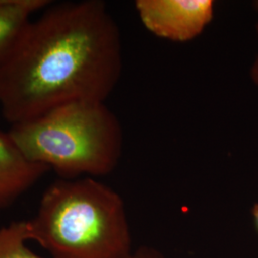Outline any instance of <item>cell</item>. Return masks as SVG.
<instances>
[{
  "label": "cell",
  "mask_w": 258,
  "mask_h": 258,
  "mask_svg": "<svg viewBox=\"0 0 258 258\" xmlns=\"http://www.w3.org/2000/svg\"><path fill=\"white\" fill-rule=\"evenodd\" d=\"M122 65L120 29L104 2L51 1L0 66L2 115L15 124L69 102H105Z\"/></svg>",
  "instance_id": "cell-1"
},
{
  "label": "cell",
  "mask_w": 258,
  "mask_h": 258,
  "mask_svg": "<svg viewBox=\"0 0 258 258\" xmlns=\"http://www.w3.org/2000/svg\"><path fill=\"white\" fill-rule=\"evenodd\" d=\"M26 222L29 241L51 258H128L133 252L122 198L92 177L58 178Z\"/></svg>",
  "instance_id": "cell-2"
},
{
  "label": "cell",
  "mask_w": 258,
  "mask_h": 258,
  "mask_svg": "<svg viewBox=\"0 0 258 258\" xmlns=\"http://www.w3.org/2000/svg\"><path fill=\"white\" fill-rule=\"evenodd\" d=\"M7 133L29 162L60 179L108 175L123 150L120 120L105 102H69L12 124Z\"/></svg>",
  "instance_id": "cell-3"
},
{
  "label": "cell",
  "mask_w": 258,
  "mask_h": 258,
  "mask_svg": "<svg viewBox=\"0 0 258 258\" xmlns=\"http://www.w3.org/2000/svg\"><path fill=\"white\" fill-rule=\"evenodd\" d=\"M146 29L161 38L186 42L199 37L214 17L213 0H137Z\"/></svg>",
  "instance_id": "cell-4"
},
{
  "label": "cell",
  "mask_w": 258,
  "mask_h": 258,
  "mask_svg": "<svg viewBox=\"0 0 258 258\" xmlns=\"http://www.w3.org/2000/svg\"><path fill=\"white\" fill-rule=\"evenodd\" d=\"M49 171L46 166L29 162L8 133L0 130V211L15 203Z\"/></svg>",
  "instance_id": "cell-5"
},
{
  "label": "cell",
  "mask_w": 258,
  "mask_h": 258,
  "mask_svg": "<svg viewBox=\"0 0 258 258\" xmlns=\"http://www.w3.org/2000/svg\"><path fill=\"white\" fill-rule=\"evenodd\" d=\"M50 3L49 0H0V66L32 19Z\"/></svg>",
  "instance_id": "cell-6"
},
{
  "label": "cell",
  "mask_w": 258,
  "mask_h": 258,
  "mask_svg": "<svg viewBox=\"0 0 258 258\" xmlns=\"http://www.w3.org/2000/svg\"><path fill=\"white\" fill-rule=\"evenodd\" d=\"M27 241L26 220L12 222L0 228V258H46L28 248Z\"/></svg>",
  "instance_id": "cell-7"
},
{
  "label": "cell",
  "mask_w": 258,
  "mask_h": 258,
  "mask_svg": "<svg viewBox=\"0 0 258 258\" xmlns=\"http://www.w3.org/2000/svg\"><path fill=\"white\" fill-rule=\"evenodd\" d=\"M128 258H166L162 251L149 246H142L133 250Z\"/></svg>",
  "instance_id": "cell-8"
},
{
  "label": "cell",
  "mask_w": 258,
  "mask_h": 258,
  "mask_svg": "<svg viewBox=\"0 0 258 258\" xmlns=\"http://www.w3.org/2000/svg\"><path fill=\"white\" fill-rule=\"evenodd\" d=\"M256 34H257L258 37V21L256 23ZM250 78H251L253 83L258 87V55L256 58H255V60H254V62H253V64L251 65Z\"/></svg>",
  "instance_id": "cell-9"
},
{
  "label": "cell",
  "mask_w": 258,
  "mask_h": 258,
  "mask_svg": "<svg viewBox=\"0 0 258 258\" xmlns=\"http://www.w3.org/2000/svg\"><path fill=\"white\" fill-rule=\"evenodd\" d=\"M251 215L253 217L255 228H256V230L258 231V202L253 205V207L251 209Z\"/></svg>",
  "instance_id": "cell-10"
},
{
  "label": "cell",
  "mask_w": 258,
  "mask_h": 258,
  "mask_svg": "<svg viewBox=\"0 0 258 258\" xmlns=\"http://www.w3.org/2000/svg\"><path fill=\"white\" fill-rule=\"evenodd\" d=\"M253 7H254V9L256 10L258 12V0L257 1H254V2H253Z\"/></svg>",
  "instance_id": "cell-11"
}]
</instances>
